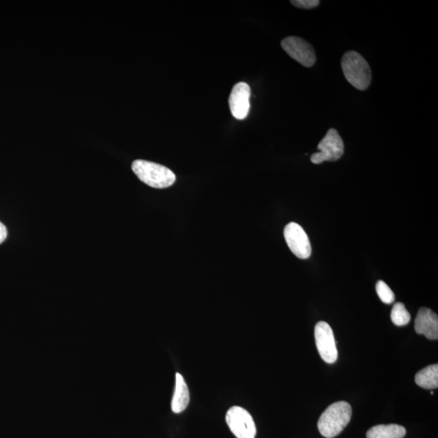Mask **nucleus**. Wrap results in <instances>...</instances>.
I'll return each instance as SVG.
<instances>
[{
	"label": "nucleus",
	"mask_w": 438,
	"mask_h": 438,
	"mask_svg": "<svg viewBox=\"0 0 438 438\" xmlns=\"http://www.w3.org/2000/svg\"><path fill=\"white\" fill-rule=\"evenodd\" d=\"M351 407L349 403H333L324 412L317 423L321 434L327 438L338 436L346 428L351 418Z\"/></svg>",
	"instance_id": "obj_1"
},
{
	"label": "nucleus",
	"mask_w": 438,
	"mask_h": 438,
	"mask_svg": "<svg viewBox=\"0 0 438 438\" xmlns=\"http://www.w3.org/2000/svg\"><path fill=\"white\" fill-rule=\"evenodd\" d=\"M342 70L344 77L352 87L366 90L371 84L372 72L368 62L356 51L351 50L343 56Z\"/></svg>",
	"instance_id": "obj_2"
},
{
	"label": "nucleus",
	"mask_w": 438,
	"mask_h": 438,
	"mask_svg": "<svg viewBox=\"0 0 438 438\" xmlns=\"http://www.w3.org/2000/svg\"><path fill=\"white\" fill-rule=\"evenodd\" d=\"M132 169L141 181L155 189H167L176 180L173 170L155 163L136 160L133 163Z\"/></svg>",
	"instance_id": "obj_3"
},
{
	"label": "nucleus",
	"mask_w": 438,
	"mask_h": 438,
	"mask_svg": "<svg viewBox=\"0 0 438 438\" xmlns=\"http://www.w3.org/2000/svg\"><path fill=\"white\" fill-rule=\"evenodd\" d=\"M318 153L311 156V162L314 164H321L324 162H335L343 156L344 153V143L342 138L334 128L328 131L324 138L317 146Z\"/></svg>",
	"instance_id": "obj_4"
},
{
	"label": "nucleus",
	"mask_w": 438,
	"mask_h": 438,
	"mask_svg": "<svg viewBox=\"0 0 438 438\" xmlns=\"http://www.w3.org/2000/svg\"><path fill=\"white\" fill-rule=\"evenodd\" d=\"M226 422L237 438H255L257 434L251 415L243 407H231L226 412Z\"/></svg>",
	"instance_id": "obj_5"
},
{
	"label": "nucleus",
	"mask_w": 438,
	"mask_h": 438,
	"mask_svg": "<svg viewBox=\"0 0 438 438\" xmlns=\"http://www.w3.org/2000/svg\"><path fill=\"white\" fill-rule=\"evenodd\" d=\"M282 48L290 57L300 62L301 65L310 67L315 65L317 57L312 45L299 37L290 36L284 38Z\"/></svg>",
	"instance_id": "obj_6"
},
{
	"label": "nucleus",
	"mask_w": 438,
	"mask_h": 438,
	"mask_svg": "<svg viewBox=\"0 0 438 438\" xmlns=\"http://www.w3.org/2000/svg\"><path fill=\"white\" fill-rule=\"evenodd\" d=\"M314 334L317 349L322 360L334 363L338 359V350L331 326L325 322H318Z\"/></svg>",
	"instance_id": "obj_7"
},
{
	"label": "nucleus",
	"mask_w": 438,
	"mask_h": 438,
	"mask_svg": "<svg viewBox=\"0 0 438 438\" xmlns=\"http://www.w3.org/2000/svg\"><path fill=\"white\" fill-rule=\"evenodd\" d=\"M284 237L291 251L300 259H308L312 247L308 235L303 227L295 223L288 224L284 229Z\"/></svg>",
	"instance_id": "obj_8"
},
{
	"label": "nucleus",
	"mask_w": 438,
	"mask_h": 438,
	"mask_svg": "<svg viewBox=\"0 0 438 438\" xmlns=\"http://www.w3.org/2000/svg\"><path fill=\"white\" fill-rule=\"evenodd\" d=\"M250 96L251 89L246 82H239L231 90L229 98L230 110L233 117L243 121L250 110Z\"/></svg>",
	"instance_id": "obj_9"
},
{
	"label": "nucleus",
	"mask_w": 438,
	"mask_h": 438,
	"mask_svg": "<svg viewBox=\"0 0 438 438\" xmlns=\"http://www.w3.org/2000/svg\"><path fill=\"white\" fill-rule=\"evenodd\" d=\"M415 331L428 339L437 340L438 317L435 312L428 308L420 309L415 320Z\"/></svg>",
	"instance_id": "obj_10"
},
{
	"label": "nucleus",
	"mask_w": 438,
	"mask_h": 438,
	"mask_svg": "<svg viewBox=\"0 0 438 438\" xmlns=\"http://www.w3.org/2000/svg\"><path fill=\"white\" fill-rule=\"evenodd\" d=\"M190 401V391L185 380L180 373H176L175 389L172 402L173 412L179 414L184 412Z\"/></svg>",
	"instance_id": "obj_11"
},
{
	"label": "nucleus",
	"mask_w": 438,
	"mask_h": 438,
	"mask_svg": "<svg viewBox=\"0 0 438 438\" xmlns=\"http://www.w3.org/2000/svg\"><path fill=\"white\" fill-rule=\"evenodd\" d=\"M407 431L399 425H380L367 432V438H403Z\"/></svg>",
	"instance_id": "obj_12"
},
{
	"label": "nucleus",
	"mask_w": 438,
	"mask_h": 438,
	"mask_svg": "<svg viewBox=\"0 0 438 438\" xmlns=\"http://www.w3.org/2000/svg\"><path fill=\"white\" fill-rule=\"evenodd\" d=\"M415 382L426 390L438 388V366L432 365L418 372L415 377Z\"/></svg>",
	"instance_id": "obj_13"
},
{
	"label": "nucleus",
	"mask_w": 438,
	"mask_h": 438,
	"mask_svg": "<svg viewBox=\"0 0 438 438\" xmlns=\"http://www.w3.org/2000/svg\"><path fill=\"white\" fill-rule=\"evenodd\" d=\"M391 321L398 327L407 325L411 321V315L403 303H396L391 311Z\"/></svg>",
	"instance_id": "obj_14"
},
{
	"label": "nucleus",
	"mask_w": 438,
	"mask_h": 438,
	"mask_svg": "<svg viewBox=\"0 0 438 438\" xmlns=\"http://www.w3.org/2000/svg\"><path fill=\"white\" fill-rule=\"evenodd\" d=\"M376 291L380 300L386 305L394 302L395 294L385 282L380 280L376 284Z\"/></svg>",
	"instance_id": "obj_15"
},
{
	"label": "nucleus",
	"mask_w": 438,
	"mask_h": 438,
	"mask_svg": "<svg viewBox=\"0 0 438 438\" xmlns=\"http://www.w3.org/2000/svg\"><path fill=\"white\" fill-rule=\"evenodd\" d=\"M295 7L301 9H312L319 6V0H292L291 1Z\"/></svg>",
	"instance_id": "obj_16"
},
{
	"label": "nucleus",
	"mask_w": 438,
	"mask_h": 438,
	"mask_svg": "<svg viewBox=\"0 0 438 438\" xmlns=\"http://www.w3.org/2000/svg\"><path fill=\"white\" fill-rule=\"evenodd\" d=\"M8 236V231L6 226L0 221V244L4 243Z\"/></svg>",
	"instance_id": "obj_17"
}]
</instances>
